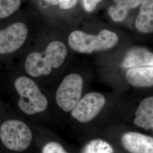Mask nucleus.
<instances>
[{
    "label": "nucleus",
    "instance_id": "obj_7",
    "mask_svg": "<svg viewBox=\"0 0 153 153\" xmlns=\"http://www.w3.org/2000/svg\"><path fill=\"white\" fill-rule=\"evenodd\" d=\"M28 31L22 22H16L0 30V55L11 54L19 49L26 40Z\"/></svg>",
    "mask_w": 153,
    "mask_h": 153
},
{
    "label": "nucleus",
    "instance_id": "obj_13",
    "mask_svg": "<svg viewBox=\"0 0 153 153\" xmlns=\"http://www.w3.org/2000/svg\"><path fill=\"white\" fill-rule=\"evenodd\" d=\"M81 153H114L112 146L101 139H95L88 142Z\"/></svg>",
    "mask_w": 153,
    "mask_h": 153
},
{
    "label": "nucleus",
    "instance_id": "obj_10",
    "mask_svg": "<svg viewBox=\"0 0 153 153\" xmlns=\"http://www.w3.org/2000/svg\"><path fill=\"white\" fill-rule=\"evenodd\" d=\"M126 78L131 85L149 88L153 85V66L132 68L126 71Z\"/></svg>",
    "mask_w": 153,
    "mask_h": 153
},
{
    "label": "nucleus",
    "instance_id": "obj_16",
    "mask_svg": "<svg viewBox=\"0 0 153 153\" xmlns=\"http://www.w3.org/2000/svg\"><path fill=\"white\" fill-rule=\"evenodd\" d=\"M42 153H69L58 142L51 141L46 143L42 150Z\"/></svg>",
    "mask_w": 153,
    "mask_h": 153
},
{
    "label": "nucleus",
    "instance_id": "obj_4",
    "mask_svg": "<svg viewBox=\"0 0 153 153\" xmlns=\"http://www.w3.org/2000/svg\"><path fill=\"white\" fill-rule=\"evenodd\" d=\"M0 138L6 148L15 152L27 149L33 140V134L28 126L18 120H9L0 126Z\"/></svg>",
    "mask_w": 153,
    "mask_h": 153
},
{
    "label": "nucleus",
    "instance_id": "obj_1",
    "mask_svg": "<svg viewBox=\"0 0 153 153\" xmlns=\"http://www.w3.org/2000/svg\"><path fill=\"white\" fill-rule=\"evenodd\" d=\"M68 53L65 44L59 41L50 43L43 52H34L28 55L25 64L26 71L33 77L48 75L52 68L64 63Z\"/></svg>",
    "mask_w": 153,
    "mask_h": 153
},
{
    "label": "nucleus",
    "instance_id": "obj_20",
    "mask_svg": "<svg viewBox=\"0 0 153 153\" xmlns=\"http://www.w3.org/2000/svg\"><path fill=\"white\" fill-rule=\"evenodd\" d=\"M48 3L52 5H57L59 3V0H45Z\"/></svg>",
    "mask_w": 153,
    "mask_h": 153
},
{
    "label": "nucleus",
    "instance_id": "obj_15",
    "mask_svg": "<svg viewBox=\"0 0 153 153\" xmlns=\"http://www.w3.org/2000/svg\"><path fill=\"white\" fill-rule=\"evenodd\" d=\"M21 0H0V19L10 16L18 10Z\"/></svg>",
    "mask_w": 153,
    "mask_h": 153
},
{
    "label": "nucleus",
    "instance_id": "obj_11",
    "mask_svg": "<svg viewBox=\"0 0 153 153\" xmlns=\"http://www.w3.org/2000/svg\"><path fill=\"white\" fill-rule=\"evenodd\" d=\"M134 124L146 131L153 129V97L144 99L141 102L136 112Z\"/></svg>",
    "mask_w": 153,
    "mask_h": 153
},
{
    "label": "nucleus",
    "instance_id": "obj_18",
    "mask_svg": "<svg viewBox=\"0 0 153 153\" xmlns=\"http://www.w3.org/2000/svg\"><path fill=\"white\" fill-rule=\"evenodd\" d=\"M77 0H59V5L61 9H68L76 4Z\"/></svg>",
    "mask_w": 153,
    "mask_h": 153
},
{
    "label": "nucleus",
    "instance_id": "obj_19",
    "mask_svg": "<svg viewBox=\"0 0 153 153\" xmlns=\"http://www.w3.org/2000/svg\"><path fill=\"white\" fill-rule=\"evenodd\" d=\"M143 0H124L126 6L128 7V9L136 8L137 6L140 5Z\"/></svg>",
    "mask_w": 153,
    "mask_h": 153
},
{
    "label": "nucleus",
    "instance_id": "obj_9",
    "mask_svg": "<svg viewBox=\"0 0 153 153\" xmlns=\"http://www.w3.org/2000/svg\"><path fill=\"white\" fill-rule=\"evenodd\" d=\"M153 53L144 48L136 47L130 49L123 61L126 68L153 66Z\"/></svg>",
    "mask_w": 153,
    "mask_h": 153
},
{
    "label": "nucleus",
    "instance_id": "obj_5",
    "mask_svg": "<svg viewBox=\"0 0 153 153\" xmlns=\"http://www.w3.org/2000/svg\"><path fill=\"white\" fill-rule=\"evenodd\" d=\"M83 80L77 74L66 76L61 83L56 94V100L61 109L70 112L82 97Z\"/></svg>",
    "mask_w": 153,
    "mask_h": 153
},
{
    "label": "nucleus",
    "instance_id": "obj_14",
    "mask_svg": "<svg viewBox=\"0 0 153 153\" xmlns=\"http://www.w3.org/2000/svg\"><path fill=\"white\" fill-rule=\"evenodd\" d=\"M116 5L111 6L109 9V16L116 22L123 21L128 14L129 9L126 6L124 0H115Z\"/></svg>",
    "mask_w": 153,
    "mask_h": 153
},
{
    "label": "nucleus",
    "instance_id": "obj_2",
    "mask_svg": "<svg viewBox=\"0 0 153 153\" xmlns=\"http://www.w3.org/2000/svg\"><path fill=\"white\" fill-rule=\"evenodd\" d=\"M14 87L19 97L18 107L25 114L34 115L47 108V99L31 79L27 76H19L14 82Z\"/></svg>",
    "mask_w": 153,
    "mask_h": 153
},
{
    "label": "nucleus",
    "instance_id": "obj_3",
    "mask_svg": "<svg viewBox=\"0 0 153 153\" xmlns=\"http://www.w3.org/2000/svg\"><path fill=\"white\" fill-rule=\"evenodd\" d=\"M119 41L117 34L103 30L97 35H89L81 31L70 34L68 43L71 49L79 53H91L95 51H105L114 47Z\"/></svg>",
    "mask_w": 153,
    "mask_h": 153
},
{
    "label": "nucleus",
    "instance_id": "obj_8",
    "mask_svg": "<svg viewBox=\"0 0 153 153\" xmlns=\"http://www.w3.org/2000/svg\"><path fill=\"white\" fill-rule=\"evenodd\" d=\"M121 143L129 153H153V137L142 133L126 132L121 137Z\"/></svg>",
    "mask_w": 153,
    "mask_h": 153
},
{
    "label": "nucleus",
    "instance_id": "obj_17",
    "mask_svg": "<svg viewBox=\"0 0 153 153\" xmlns=\"http://www.w3.org/2000/svg\"><path fill=\"white\" fill-rule=\"evenodd\" d=\"M102 1V0H83L84 7L87 11H93Z\"/></svg>",
    "mask_w": 153,
    "mask_h": 153
},
{
    "label": "nucleus",
    "instance_id": "obj_6",
    "mask_svg": "<svg viewBox=\"0 0 153 153\" xmlns=\"http://www.w3.org/2000/svg\"><path fill=\"white\" fill-rule=\"evenodd\" d=\"M105 102V97L100 93H88L71 110V116L80 123H88L99 115Z\"/></svg>",
    "mask_w": 153,
    "mask_h": 153
},
{
    "label": "nucleus",
    "instance_id": "obj_12",
    "mask_svg": "<svg viewBox=\"0 0 153 153\" xmlns=\"http://www.w3.org/2000/svg\"><path fill=\"white\" fill-rule=\"evenodd\" d=\"M136 27L141 33L153 31V0H143L136 21Z\"/></svg>",
    "mask_w": 153,
    "mask_h": 153
}]
</instances>
